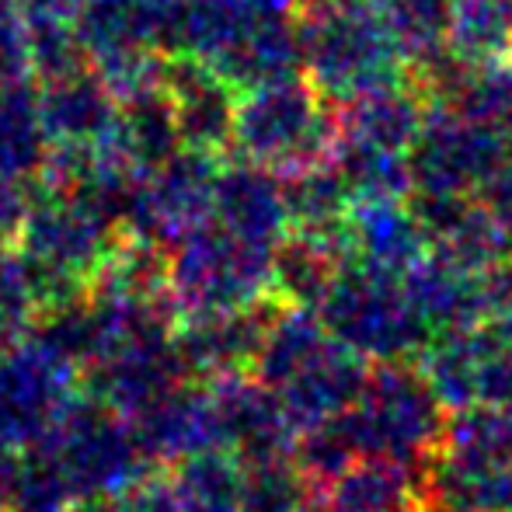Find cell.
Returning <instances> with one entry per match:
<instances>
[{
    "mask_svg": "<svg viewBox=\"0 0 512 512\" xmlns=\"http://www.w3.org/2000/svg\"><path fill=\"white\" fill-rule=\"evenodd\" d=\"M300 56L324 98L342 105L373 91L408 84V60L394 32L366 0L317 4L300 21Z\"/></svg>",
    "mask_w": 512,
    "mask_h": 512,
    "instance_id": "6da1fadb",
    "label": "cell"
},
{
    "mask_svg": "<svg viewBox=\"0 0 512 512\" xmlns=\"http://www.w3.org/2000/svg\"><path fill=\"white\" fill-rule=\"evenodd\" d=\"M359 460L377 457L422 471L443 446L450 408L432 391L418 363H373L359 401L342 411Z\"/></svg>",
    "mask_w": 512,
    "mask_h": 512,
    "instance_id": "7a4b0ae2",
    "label": "cell"
},
{
    "mask_svg": "<svg viewBox=\"0 0 512 512\" xmlns=\"http://www.w3.org/2000/svg\"><path fill=\"white\" fill-rule=\"evenodd\" d=\"M314 314L335 342L366 363H418L436 338L411 304L405 279L377 276L352 262H345Z\"/></svg>",
    "mask_w": 512,
    "mask_h": 512,
    "instance_id": "3957f363",
    "label": "cell"
},
{
    "mask_svg": "<svg viewBox=\"0 0 512 512\" xmlns=\"http://www.w3.org/2000/svg\"><path fill=\"white\" fill-rule=\"evenodd\" d=\"M35 450L53 457V464L60 467L70 492H74L77 506L115 499L136 481L147 478L150 471H157L143 457L126 418L91 401L84 391L63 408V415L56 418L49 436Z\"/></svg>",
    "mask_w": 512,
    "mask_h": 512,
    "instance_id": "277c9868",
    "label": "cell"
},
{
    "mask_svg": "<svg viewBox=\"0 0 512 512\" xmlns=\"http://www.w3.org/2000/svg\"><path fill=\"white\" fill-rule=\"evenodd\" d=\"M272 251L209 223L182 237L168 255V293L178 317L223 314L269 300Z\"/></svg>",
    "mask_w": 512,
    "mask_h": 512,
    "instance_id": "5b68a950",
    "label": "cell"
},
{
    "mask_svg": "<svg viewBox=\"0 0 512 512\" xmlns=\"http://www.w3.org/2000/svg\"><path fill=\"white\" fill-rule=\"evenodd\" d=\"M234 136L258 168L286 175L331 161L338 143V119H331L321 91L297 81H269L255 91L234 119Z\"/></svg>",
    "mask_w": 512,
    "mask_h": 512,
    "instance_id": "8992f818",
    "label": "cell"
},
{
    "mask_svg": "<svg viewBox=\"0 0 512 512\" xmlns=\"http://www.w3.org/2000/svg\"><path fill=\"white\" fill-rule=\"evenodd\" d=\"M506 133L460 115L450 105H429L422 133L408 150L411 192L425 196H481L502 171Z\"/></svg>",
    "mask_w": 512,
    "mask_h": 512,
    "instance_id": "52a82bcc",
    "label": "cell"
},
{
    "mask_svg": "<svg viewBox=\"0 0 512 512\" xmlns=\"http://www.w3.org/2000/svg\"><path fill=\"white\" fill-rule=\"evenodd\" d=\"M81 394V373L28 335L0 349V450H35Z\"/></svg>",
    "mask_w": 512,
    "mask_h": 512,
    "instance_id": "ba28073f",
    "label": "cell"
},
{
    "mask_svg": "<svg viewBox=\"0 0 512 512\" xmlns=\"http://www.w3.org/2000/svg\"><path fill=\"white\" fill-rule=\"evenodd\" d=\"M203 384L213 398L223 450L237 453L244 467L293 460L300 429L272 387L251 373H223Z\"/></svg>",
    "mask_w": 512,
    "mask_h": 512,
    "instance_id": "9c48e42d",
    "label": "cell"
},
{
    "mask_svg": "<svg viewBox=\"0 0 512 512\" xmlns=\"http://www.w3.org/2000/svg\"><path fill=\"white\" fill-rule=\"evenodd\" d=\"M21 251L46 265L70 272V276L91 283L95 272L108 262V255L119 244V230L95 213L84 199L60 196L42 199L28 209L21 227Z\"/></svg>",
    "mask_w": 512,
    "mask_h": 512,
    "instance_id": "30bf717a",
    "label": "cell"
},
{
    "mask_svg": "<svg viewBox=\"0 0 512 512\" xmlns=\"http://www.w3.org/2000/svg\"><path fill=\"white\" fill-rule=\"evenodd\" d=\"M276 300H262L223 314H185L175 324V356L189 380H213L223 373H251L262 338L276 317Z\"/></svg>",
    "mask_w": 512,
    "mask_h": 512,
    "instance_id": "8fae6325",
    "label": "cell"
},
{
    "mask_svg": "<svg viewBox=\"0 0 512 512\" xmlns=\"http://www.w3.org/2000/svg\"><path fill=\"white\" fill-rule=\"evenodd\" d=\"M175 338V335H171ZM171 338H150V342H129L98 359L81 373V391L119 418H136L140 411L182 387L185 370L175 356Z\"/></svg>",
    "mask_w": 512,
    "mask_h": 512,
    "instance_id": "7c38bea8",
    "label": "cell"
},
{
    "mask_svg": "<svg viewBox=\"0 0 512 512\" xmlns=\"http://www.w3.org/2000/svg\"><path fill=\"white\" fill-rule=\"evenodd\" d=\"M429 251V234L405 199L352 203L345 216V255L366 272L405 279Z\"/></svg>",
    "mask_w": 512,
    "mask_h": 512,
    "instance_id": "4fadbf2b",
    "label": "cell"
},
{
    "mask_svg": "<svg viewBox=\"0 0 512 512\" xmlns=\"http://www.w3.org/2000/svg\"><path fill=\"white\" fill-rule=\"evenodd\" d=\"M129 429H133L143 457L154 467H175L178 460L192 457V453L223 446L213 398H209L203 380H185L182 387L164 394L157 405L129 418Z\"/></svg>",
    "mask_w": 512,
    "mask_h": 512,
    "instance_id": "5bb4252c",
    "label": "cell"
},
{
    "mask_svg": "<svg viewBox=\"0 0 512 512\" xmlns=\"http://www.w3.org/2000/svg\"><path fill=\"white\" fill-rule=\"evenodd\" d=\"M422 512H512V464H492L439 446L418 471Z\"/></svg>",
    "mask_w": 512,
    "mask_h": 512,
    "instance_id": "9a60e30c",
    "label": "cell"
},
{
    "mask_svg": "<svg viewBox=\"0 0 512 512\" xmlns=\"http://www.w3.org/2000/svg\"><path fill=\"white\" fill-rule=\"evenodd\" d=\"M405 290L432 335L446 331H467L488 321V286L485 272L460 269L450 258L429 255L405 276Z\"/></svg>",
    "mask_w": 512,
    "mask_h": 512,
    "instance_id": "2e32d148",
    "label": "cell"
},
{
    "mask_svg": "<svg viewBox=\"0 0 512 512\" xmlns=\"http://www.w3.org/2000/svg\"><path fill=\"white\" fill-rule=\"evenodd\" d=\"M213 220L227 234L265 248H276L290 234L283 185L265 168H230L216 175Z\"/></svg>",
    "mask_w": 512,
    "mask_h": 512,
    "instance_id": "e0dca14e",
    "label": "cell"
},
{
    "mask_svg": "<svg viewBox=\"0 0 512 512\" xmlns=\"http://www.w3.org/2000/svg\"><path fill=\"white\" fill-rule=\"evenodd\" d=\"M345 262V227L328 234L290 230L272 251V300L283 307L317 310Z\"/></svg>",
    "mask_w": 512,
    "mask_h": 512,
    "instance_id": "ac0fdd59",
    "label": "cell"
},
{
    "mask_svg": "<svg viewBox=\"0 0 512 512\" xmlns=\"http://www.w3.org/2000/svg\"><path fill=\"white\" fill-rule=\"evenodd\" d=\"M366 377H370L366 359L345 349L342 342H331L293 384L279 391V398L297 422V429L307 432L356 405L366 387Z\"/></svg>",
    "mask_w": 512,
    "mask_h": 512,
    "instance_id": "d6986e66",
    "label": "cell"
},
{
    "mask_svg": "<svg viewBox=\"0 0 512 512\" xmlns=\"http://www.w3.org/2000/svg\"><path fill=\"white\" fill-rule=\"evenodd\" d=\"M425 112H429V102L411 84H394V88L373 91V95L342 105L338 140L387 150V154H408L422 133Z\"/></svg>",
    "mask_w": 512,
    "mask_h": 512,
    "instance_id": "ffe728a7",
    "label": "cell"
},
{
    "mask_svg": "<svg viewBox=\"0 0 512 512\" xmlns=\"http://www.w3.org/2000/svg\"><path fill=\"white\" fill-rule=\"evenodd\" d=\"M314 492L321 512H422L418 474L377 457L356 460Z\"/></svg>",
    "mask_w": 512,
    "mask_h": 512,
    "instance_id": "44dd1931",
    "label": "cell"
},
{
    "mask_svg": "<svg viewBox=\"0 0 512 512\" xmlns=\"http://www.w3.org/2000/svg\"><path fill=\"white\" fill-rule=\"evenodd\" d=\"M443 46L460 67H512V0H450Z\"/></svg>",
    "mask_w": 512,
    "mask_h": 512,
    "instance_id": "7402d4cb",
    "label": "cell"
},
{
    "mask_svg": "<svg viewBox=\"0 0 512 512\" xmlns=\"http://www.w3.org/2000/svg\"><path fill=\"white\" fill-rule=\"evenodd\" d=\"M244 478H248V467L223 446L192 453L178 460L171 471V485L189 512H241Z\"/></svg>",
    "mask_w": 512,
    "mask_h": 512,
    "instance_id": "603a6c76",
    "label": "cell"
},
{
    "mask_svg": "<svg viewBox=\"0 0 512 512\" xmlns=\"http://www.w3.org/2000/svg\"><path fill=\"white\" fill-rule=\"evenodd\" d=\"M283 196L286 213H290V230H310V234L342 230L345 216L356 203L345 178L338 175V168L331 161L293 171L290 182L283 185Z\"/></svg>",
    "mask_w": 512,
    "mask_h": 512,
    "instance_id": "cb8c5ba5",
    "label": "cell"
},
{
    "mask_svg": "<svg viewBox=\"0 0 512 512\" xmlns=\"http://www.w3.org/2000/svg\"><path fill=\"white\" fill-rule=\"evenodd\" d=\"M394 32L401 53L408 60V74L425 60L443 53L446 4L450 0H366Z\"/></svg>",
    "mask_w": 512,
    "mask_h": 512,
    "instance_id": "d4e9b609",
    "label": "cell"
},
{
    "mask_svg": "<svg viewBox=\"0 0 512 512\" xmlns=\"http://www.w3.org/2000/svg\"><path fill=\"white\" fill-rule=\"evenodd\" d=\"M443 450L464 453L474 460H492V464H512V411L495 405L450 411Z\"/></svg>",
    "mask_w": 512,
    "mask_h": 512,
    "instance_id": "484cf974",
    "label": "cell"
},
{
    "mask_svg": "<svg viewBox=\"0 0 512 512\" xmlns=\"http://www.w3.org/2000/svg\"><path fill=\"white\" fill-rule=\"evenodd\" d=\"M241 512H321L317 492L293 460L248 467Z\"/></svg>",
    "mask_w": 512,
    "mask_h": 512,
    "instance_id": "4316f807",
    "label": "cell"
},
{
    "mask_svg": "<svg viewBox=\"0 0 512 512\" xmlns=\"http://www.w3.org/2000/svg\"><path fill=\"white\" fill-rule=\"evenodd\" d=\"M4 512H77V499L53 457L42 450H25L18 478L4 499Z\"/></svg>",
    "mask_w": 512,
    "mask_h": 512,
    "instance_id": "83f0119b",
    "label": "cell"
},
{
    "mask_svg": "<svg viewBox=\"0 0 512 512\" xmlns=\"http://www.w3.org/2000/svg\"><path fill=\"white\" fill-rule=\"evenodd\" d=\"M42 129L28 105L14 98H0V175L25 178L42 168Z\"/></svg>",
    "mask_w": 512,
    "mask_h": 512,
    "instance_id": "f1b7e54d",
    "label": "cell"
},
{
    "mask_svg": "<svg viewBox=\"0 0 512 512\" xmlns=\"http://www.w3.org/2000/svg\"><path fill=\"white\" fill-rule=\"evenodd\" d=\"M35 317H39V304H35L25 251L0 244V331L14 342L32 328Z\"/></svg>",
    "mask_w": 512,
    "mask_h": 512,
    "instance_id": "f546056e",
    "label": "cell"
},
{
    "mask_svg": "<svg viewBox=\"0 0 512 512\" xmlns=\"http://www.w3.org/2000/svg\"><path fill=\"white\" fill-rule=\"evenodd\" d=\"M77 512H189L178 499L175 485L164 474L150 471L143 481L126 488L122 495L105 502H91V506H77Z\"/></svg>",
    "mask_w": 512,
    "mask_h": 512,
    "instance_id": "4dcf8cb0",
    "label": "cell"
},
{
    "mask_svg": "<svg viewBox=\"0 0 512 512\" xmlns=\"http://www.w3.org/2000/svg\"><path fill=\"white\" fill-rule=\"evenodd\" d=\"M488 331V352L478 373V405H495L512 411V342H502L492 328Z\"/></svg>",
    "mask_w": 512,
    "mask_h": 512,
    "instance_id": "1f68e13d",
    "label": "cell"
},
{
    "mask_svg": "<svg viewBox=\"0 0 512 512\" xmlns=\"http://www.w3.org/2000/svg\"><path fill=\"white\" fill-rule=\"evenodd\" d=\"M28 209L32 206H28L25 192L18 189V178L0 175V244H7L11 237L21 234Z\"/></svg>",
    "mask_w": 512,
    "mask_h": 512,
    "instance_id": "d6a6232c",
    "label": "cell"
},
{
    "mask_svg": "<svg viewBox=\"0 0 512 512\" xmlns=\"http://www.w3.org/2000/svg\"><path fill=\"white\" fill-rule=\"evenodd\" d=\"M499 175L512 185V129L506 133V157H502V171H499Z\"/></svg>",
    "mask_w": 512,
    "mask_h": 512,
    "instance_id": "836d02e7",
    "label": "cell"
},
{
    "mask_svg": "<svg viewBox=\"0 0 512 512\" xmlns=\"http://www.w3.org/2000/svg\"><path fill=\"white\" fill-rule=\"evenodd\" d=\"M7 345H11V338H7L4 331H0V349H7Z\"/></svg>",
    "mask_w": 512,
    "mask_h": 512,
    "instance_id": "e575fe53",
    "label": "cell"
},
{
    "mask_svg": "<svg viewBox=\"0 0 512 512\" xmlns=\"http://www.w3.org/2000/svg\"><path fill=\"white\" fill-rule=\"evenodd\" d=\"M0 512H4V506H0Z\"/></svg>",
    "mask_w": 512,
    "mask_h": 512,
    "instance_id": "d590c367",
    "label": "cell"
}]
</instances>
